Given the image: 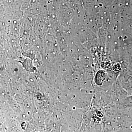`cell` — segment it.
<instances>
[{"label": "cell", "instance_id": "obj_1", "mask_svg": "<svg viewBox=\"0 0 132 132\" xmlns=\"http://www.w3.org/2000/svg\"><path fill=\"white\" fill-rule=\"evenodd\" d=\"M106 78V74L103 71L98 72L95 77V82L99 86L101 85Z\"/></svg>", "mask_w": 132, "mask_h": 132}]
</instances>
